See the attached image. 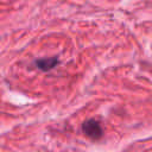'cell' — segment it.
Returning a JSON list of instances; mask_svg holds the SVG:
<instances>
[{
	"mask_svg": "<svg viewBox=\"0 0 152 152\" xmlns=\"http://www.w3.org/2000/svg\"><path fill=\"white\" fill-rule=\"evenodd\" d=\"M82 131L88 138L94 139V140L100 139L102 137V134H103V131H102V127H101L100 122L97 120H95V119L86 120L82 124Z\"/></svg>",
	"mask_w": 152,
	"mask_h": 152,
	"instance_id": "obj_1",
	"label": "cell"
},
{
	"mask_svg": "<svg viewBox=\"0 0 152 152\" xmlns=\"http://www.w3.org/2000/svg\"><path fill=\"white\" fill-rule=\"evenodd\" d=\"M57 64H58V59L56 57H52V58H42V59L36 61L37 68L40 69V70H43V71H49V70L53 69Z\"/></svg>",
	"mask_w": 152,
	"mask_h": 152,
	"instance_id": "obj_2",
	"label": "cell"
}]
</instances>
